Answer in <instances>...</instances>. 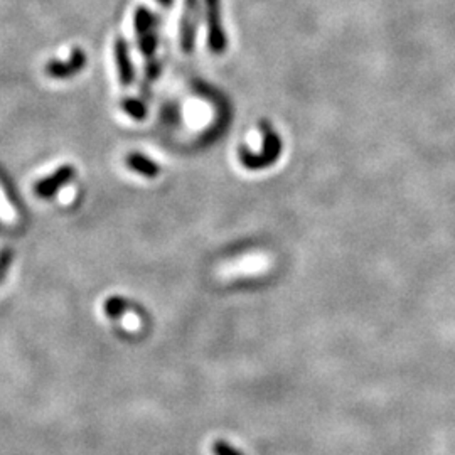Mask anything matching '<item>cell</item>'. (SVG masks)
Here are the masks:
<instances>
[{"label": "cell", "instance_id": "obj_1", "mask_svg": "<svg viewBox=\"0 0 455 455\" xmlns=\"http://www.w3.org/2000/svg\"><path fill=\"white\" fill-rule=\"evenodd\" d=\"M260 128L263 132V145L262 150H260L262 153H253L251 150H247L245 147L240 150V162L249 171H260V169L270 167L271 164L280 159L282 153L280 135L271 130L267 120L260 122Z\"/></svg>", "mask_w": 455, "mask_h": 455}, {"label": "cell", "instance_id": "obj_2", "mask_svg": "<svg viewBox=\"0 0 455 455\" xmlns=\"http://www.w3.org/2000/svg\"><path fill=\"white\" fill-rule=\"evenodd\" d=\"M135 36H137L138 49L144 54L147 60H156V51H157V17L150 12L145 7H138L135 10Z\"/></svg>", "mask_w": 455, "mask_h": 455}, {"label": "cell", "instance_id": "obj_3", "mask_svg": "<svg viewBox=\"0 0 455 455\" xmlns=\"http://www.w3.org/2000/svg\"><path fill=\"white\" fill-rule=\"evenodd\" d=\"M208 19V46L211 53L223 54L226 51L228 39L221 24V3L219 0H206Z\"/></svg>", "mask_w": 455, "mask_h": 455}, {"label": "cell", "instance_id": "obj_4", "mask_svg": "<svg viewBox=\"0 0 455 455\" xmlns=\"http://www.w3.org/2000/svg\"><path fill=\"white\" fill-rule=\"evenodd\" d=\"M75 175H76V169L69 166V164H64V166L58 167L56 171H54L51 175H47V177L39 179L32 189H34L36 196L41 197V199H51V197L56 196L58 190L68 184Z\"/></svg>", "mask_w": 455, "mask_h": 455}, {"label": "cell", "instance_id": "obj_5", "mask_svg": "<svg viewBox=\"0 0 455 455\" xmlns=\"http://www.w3.org/2000/svg\"><path fill=\"white\" fill-rule=\"evenodd\" d=\"M86 66V54L79 47H75L69 54L68 61H60V60H51L44 66V71L49 78L54 79H66L71 78V76L78 75L79 71Z\"/></svg>", "mask_w": 455, "mask_h": 455}, {"label": "cell", "instance_id": "obj_6", "mask_svg": "<svg viewBox=\"0 0 455 455\" xmlns=\"http://www.w3.org/2000/svg\"><path fill=\"white\" fill-rule=\"evenodd\" d=\"M199 3L197 0H186L184 12L181 19V51L186 54H190L194 51V42H196V29L199 21Z\"/></svg>", "mask_w": 455, "mask_h": 455}, {"label": "cell", "instance_id": "obj_7", "mask_svg": "<svg viewBox=\"0 0 455 455\" xmlns=\"http://www.w3.org/2000/svg\"><path fill=\"white\" fill-rule=\"evenodd\" d=\"M115 61L116 68H119V78L122 86L128 88L134 83L135 71L134 64L130 61V51H128V44L123 38H116L115 41Z\"/></svg>", "mask_w": 455, "mask_h": 455}, {"label": "cell", "instance_id": "obj_8", "mask_svg": "<svg viewBox=\"0 0 455 455\" xmlns=\"http://www.w3.org/2000/svg\"><path fill=\"white\" fill-rule=\"evenodd\" d=\"M125 164H127L128 169L135 171L137 174L145 175V177L153 179L160 174V167L157 166L153 160H150L149 157L142 156L138 152H132L125 157Z\"/></svg>", "mask_w": 455, "mask_h": 455}, {"label": "cell", "instance_id": "obj_9", "mask_svg": "<svg viewBox=\"0 0 455 455\" xmlns=\"http://www.w3.org/2000/svg\"><path fill=\"white\" fill-rule=\"evenodd\" d=\"M105 314L108 315L110 319H122L125 315V312L128 310V302L123 299V297H108L103 306Z\"/></svg>", "mask_w": 455, "mask_h": 455}, {"label": "cell", "instance_id": "obj_10", "mask_svg": "<svg viewBox=\"0 0 455 455\" xmlns=\"http://www.w3.org/2000/svg\"><path fill=\"white\" fill-rule=\"evenodd\" d=\"M122 110L128 116L135 120H144L147 116V106L138 98H123Z\"/></svg>", "mask_w": 455, "mask_h": 455}, {"label": "cell", "instance_id": "obj_11", "mask_svg": "<svg viewBox=\"0 0 455 455\" xmlns=\"http://www.w3.org/2000/svg\"><path fill=\"white\" fill-rule=\"evenodd\" d=\"M212 452H214V455H245L243 452H240L236 447L225 442V440H218V442H214V445H212Z\"/></svg>", "mask_w": 455, "mask_h": 455}, {"label": "cell", "instance_id": "obj_12", "mask_svg": "<svg viewBox=\"0 0 455 455\" xmlns=\"http://www.w3.org/2000/svg\"><path fill=\"white\" fill-rule=\"evenodd\" d=\"M12 258H14V251L10 248H3L2 251H0V282L3 280L5 273L9 271Z\"/></svg>", "mask_w": 455, "mask_h": 455}, {"label": "cell", "instance_id": "obj_13", "mask_svg": "<svg viewBox=\"0 0 455 455\" xmlns=\"http://www.w3.org/2000/svg\"><path fill=\"white\" fill-rule=\"evenodd\" d=\"M157 2H159L162 7H171L174 0H157Z\"/></svg>", "mask_w": 455, "mask_h": 455}]
</instances>
